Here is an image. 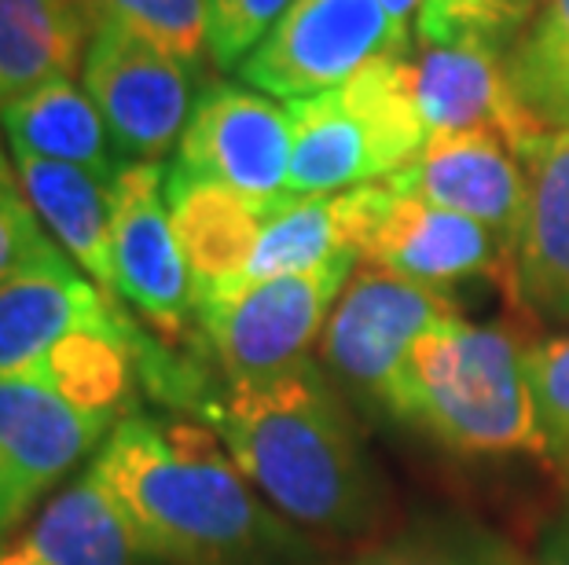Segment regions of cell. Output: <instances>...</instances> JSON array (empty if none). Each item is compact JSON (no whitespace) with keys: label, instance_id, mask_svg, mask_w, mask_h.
Listing matches in <instances>:
<instances>
[{"label":"cell","instance_id":"5b68a950","mask_svg":"<svg viewBox=\"0 0 569 565\" xmlns=\"http://www.w3.org/2000/svg\"><path fill=\"white\" fill-rule=\"evenodd\" d=\"M342 254L312 272L221 286L196 297V320L228 382H258L306 364L327 316L357 272Z\"/></svg>","mask_w":569,"mask_h":565},{"label":"cell","instance_id":"484cf974","mask_svg":"<svg viewBox=\"0 0 569 565\" xmlns=\"http://www.w3.org/2000/svg\"><path fill=\"white\" fill-rule=\"evenodd\" d=\"M103 16L129 22L148 41L166 48L184 67L206 56V0H100Z\"/></svg>","mask_w":569,"mask_h":565},{"label":"cell","instance_id":"4dcf8cb0","mask_svg":"<svg viewBox=\"0 0 569 565\" xmlns=\"http://www.w3.org/2000/svg\"><path fill=\"white\" fill-rule=\"evenodd\" d=\"M379 4H382L386 16H390L393 27L401 30L405 38H411V30H416L411 27V19H419V11L427 8V0H379Z\"/></svg>","mask_w":569,"mask_h":565},{"label":"cell","instance_id":"1f68e13d","mask_svg":"<svg viewBox=\"0 0 569 565\" xmlns=\"http://www.w3.org/2000/svg\"><path fill=\"white\" fill-rule=\"evenodd\" d=\"M0 565H48V562L27 544V539H22L19 547H11V551H4V555H0Z\"/></svg>","mask_w":569,"mask_h":565},{"label":"cell","instance_id":"d4e9b609","mask_svg":"<svg viewBox=\"0 0 569 565\" xmlns=\"http://www.w3.org/2000/svg\"><path fill=\"white\" fill-rule=\"evenodd\" d=\"M543 0H427L416 33L422 44L481 41L511 52L522 30L537 19Z\"/></svg>","mask_w":569,"mask_h":565},{"label":"cell","instance_id":"d6a6232c","mask_svg":"<svg viewBox=\"0 0 569 565\" xmlns=\"http://www.w3.org/2000/svg\"><path fill=\"white\" fill-rule=\"evenodd\" d=\"M555 129H569V95H566V103H562V111H559V122H555Z\"/></svg>","mask_w":569,"mask_h":565},{"label":"cell","instance_id":"cb8c5ba5","mask_svg":"<svg viewBox=\"0 0 569 565\" xmlns=\"http://www.w3.org/2000/svg\"><path fill=\"white\" fill-rule=\"evenodd\" d=\"M346 565H522L518 551L470 522H427L360 551Z\"/></svg>","mask_w":569,"mask_h":565},{"label":"cell","instance_id":"9a60e30c","mask_svg":"<svg viewBox=\"0 0 569 565\" xmlns=\"http://www.w3.org/2000/svg\"><path fill=\"white\" fill-rule=\"evenodd\" d=\"M416 103L430 137L459 129H496L515 154H522L529 143L551 132L515 95L503 48L481 41L427 44L422 63H416Z\"/></svg>","mask_w":569,"mask_h":565},{"label":"cell","instance_id":"f1b7e54d","mask_svg":"<svg viewBox=\"0 0 569 565\" xmlns=\"http://www.w3.org/2000/svg\"><path fill=\"white\" fill-rule=\"evenodd\" d=\"M52 246L56 243L44 235L38 213L22 195L19 180H0V275L16 272L19 264H27L30 258H38Z\"/></svg>","mask_w":569,"mask_h":565},{"label":"cell","instance_id":"4fadbf2b","mask_svg":"<svg viewBox=\"0 0 569 565\" xmlns=\"http://www.w3.org/2000/svg\"><path fill=\"white\" fill-rule=\"evenodd\" d=\"M129 320L126 309L100 294L59 246L0 275V379L33 375L59 339L78 327Z\"/></svg>","mask_w":569,"mask_h":565},{"label":"cell","instance_id":"7c38bea8","mask_svg":"<svg viewBox=\"0 0 569 565\" xmlns=\"http://www.w3.org/2000/svg\"><path fill=\"white\" fill-rule=\"evenodd\" d=\"M114 423L78 412L33 375L0 379V533L96 448Z\"/></svg>","mask_w":569,"mask_h":565},{"label":"cell","instance_id":"f546056e","mask_svg":"<svg viewBox=\"0 0 569 565\" xmlns=\"http://www.w3.org/2000/svg\"><path fill=\"white\" fill-rule=\"evenodd\" d=\"M532 565H569V496L562 503L559 518H555L548 525V533H543Z\"/></svg>","mask_w":569,"mask_h":565},{"label":"cell","instance_id":"30bf717a","mask_svg":"<svg viewBox=\"0 0 569 565\" xmlns=\"http://www.w3.org/2000/svg\"><path fill=\"white\" fill-rule=\"evenodd\" d=\"M173 170L213 180L258 206L287 195L290 114L272 95L213 85L196 100Z\"/></svg>","mask_w":569,"mask_h":565},{"label":"cell","instance_id":"e0dca14e","mask_svg":"<svg viewBox=\"0 0 569 565\" xmlns=\"http://www.w3.org/2000/svg\"><path fill=\"white\" fill-rule=\"evenodd\" d=\"M166 206L196 297L243 283L269 206L180 170L166 173Z\"/></svg>","mask_w":569,"mask_h":565},{"label":"cell","instance_id":"836d02e7","mask_svg":"<svg viewBox=\"0 0 569 565\" xmlns=\"http://www.w3.org/2000/svg\"><path fill=\"white\" fill-rule=\"evenodd\" d=\"M11 173H8V162H4V154H0V180H8Z\"/></svg>","mask_w":569,"mask_h":565},{"label":"cell","instance_id":"ac0fdd59","mask_svg":"<svg viewBox=\"0 0 569 565\" xmlns=\"http://www.w3.org/2000/svg\"><path fill=\"white\" fill-rule=\"evenodd\" d=\"M16 170L22 195L56 239V246L70 254L103 297L122 305L111 254V180L67 162L30 159V154H19Z\"/></svg>","mask_w":569,"mask_h":565},{"label":"cell","instance_id":"ffe728a7","mask_svg":"<svg viewBox=\"0 0 569 565\" xmlns=\"http://www.w3.org/2000/svg\"><path fill=\"white\" fill-rule=\"evenodd\" d=\"M0 125L8 132L11 154L67 162L103 180L122 170L118 148L107 132L92 95L74 85V78H56L0 107Z\"/></svg>","mask_w":569,"mask_h":565},{"label":"cell","instance_id":"4316f807","mask_svg":"<svg viewBox=\"0 0 569 565\" xmlns=\"http://www.w3.org/2000/svg\"><path fill=\"white\" fill-rule=\"evenodd\" d=\"M287 8L290 0H206V52L221 70H239Z\"/></svg>","mask_w":569,"mask_h":565},{"label":"cell","instance_id":"d6986e66","mask_svg":"<svg viewBox=\"0 0 569 565\" xmlns=\"http://www.w3.org/2000/svg\"><path fill=\"white\" fill-rule=\"evenodd\" d=\"M100 16V0H0V107L74 78Z\"/></svg>","mask_w":569,"mask_h":565},{"label":"cell","instance_id":"8fae6325","mask_svg":"<svg viewBox=\"0 0 569 565\" xmlns=\"http://www.w3.org/2000/svg\"><path fill=\"white\" fill-rule=\"evenodd\" d=\"M397 195L463 213L496 235L507 261L515 258L526 221L529 176L522 159L496 129L433 132L405 170L386 180Z\"/></svg>","mask_w":569,"mask_h":565},{"label":"cell","instance_id":"83f0119b","mask_svg":"<svg viewBox=\"0 0 569 565\" xmlns=\"http://www.w3.org/2000/svg\"><path fill=\"white\" fill-rule=\"evenodd\" d=\"M529 382L548 455L569 474V334L529 345Z\"/></svg>","mask_w":569,"mask_h":565},{"label":"cell","instance_id":"603a6c76","mask_svg":"<svg viewBox=\"0 0 569 565\" xmlns=\"http://www.w3.org/2000/svg\"><path fill=\"white\" fill-rule=\"evenodd\" d=\"M342 254L357 258L353 243H349L346 191H338V195H283L264 213L243 283L312 272Z\"/></svg>","mask_w":569,"mask_h":565},{"label":"cell","instance_id":"8992f818","mask_svg":"<svg viewBox=\"0 0 569 565\" xmlns=\"http://www.w3.org/2000/svg\"><path fill=\"white\" fill-rule=\"evenodd\" d=\"M452 312L448 291L360 264L327 316L320 367L346 401L386 412L411 345Z\"/></svg>","mask_w":569,"mask_h":565},{"label":"cell","instance_id":"3957f363","mask_svg":"<svg viewBox=\"0 0 569 565\" xmlns=\"http://www.w3.org/2000/svg\"><path fill=\"white\" fill-rule=\"evenodd\" d=\"M386 415L456 455H548L529 345L503 323H470L459 312L411 345Z\"/></svg>","mask_w":569,"mask_h":565},{"label":"cell","instance_id":"44dd1931","mask_svg":"<svg viewBox=\"0 0 569 565\" xmlns=\"http://www.w3.org/2000/svg\"><path fill=\"white\" fill-rule=\"evenodd\" d=\"M154 353V345L132 327V320L107 327H78L52 345L38 379L48 382L78 412L118 423L129 401L132 375Z\"/></svg>","mask_w":569,"mask_h":565},{"label":"cell","instance_id":"9c48e42d","mask_svg":"<svg viewBox=\"0 0 569 565\" xmlns=\"http://www.w3.org/2000/svg\"><path fill=\"white\" fill-rule=\"evenodd\" d=\"M111 254L118 297L162 339H180L196 316L191 272L166 206L159 162H122L111 180Z\"/></svg>","mask_w":569,"mask_h":565},{"label":"cell","instance_id":"ba28073f","mask_svg":"<svg viewBox=\"0 0 569 565\" xmlns=\"http://www.w3.org/2000/svg\"><path fill=\"white\" fill-rule=\"evenodd\" d=\"M408 41L379 0H290L239 67L250 89L280 100H309L331 92L365 70L371 59L405 56Z\"/></svg>","mask_w":569,"mask_h":565},{"label":"cell","instance_id":"52a82bcc","mask_svg":"<svg viewBox=\"0 0 569 565\" xmlns=\"http://www.w3.org/2000/svg\"><path fill=\"white\" fill-rule=\"evenodd\" d=\"M81 81L103 114L118 154L129 162L166 159L196 111L191 67L114 16H100L96 22Z\"/></svg>","mask_w":569,"mask_h":565},{"label":"cell","instance_id":"6da1fadb","mask_svg":"<svg viewBox=\"0 0 569 565\" xmlns=\"http://www.w3.org/2000/svg\"><path fill=\"white\" fill-rule=\"evenodd\" d=\"M151 558L166 565H309L312 547L191 418H118L92 460Z\"/></svg>","mask_w":569,"mask_h":565},{"label":"cell","instance_id":"7402d4cb","mask_svg":"<svg viewBox=\"0 0 569 565\" xmlns=\"http://www.w3.org/2000/svg\"><path fill=\"white\" fill-rule=\"evenodd\" d=\"M27 544L48 565H140L151 558L92 466L41 511Z\"/></svg>","mask_w":569,"mask_h":565},{"label":"cell","instance_id":"7a4b0ae2","mask_svg":"<svg viewBox=\"0 0 569 565\" xmlns=\"http://www.w3.org/2000/svg\"><path fill=\"white\" fill-rule=\"evenodd\" d=\"M217 437L264 503L317 536H357L379 518L382 485L349 401L306 360L283 375L228 382L202 404Z\"/></svg>","mask_w":569,"mask_h":565},{"label":"cell","instance_id":"277c9868","mask_svg":"<svg viewBox=\"0 0 569 565\" xmlns=\"http://www.w3.org/2000/svg\"><path fill=\"white\" fill-rule=\"evenodd\" d=\"M287 195H338L379 184L416 159L430 140L416 103V63L371 59L331 92L290 100Z\"/></svg>","mask_w":569,"mask_h":565},{"label":"cell","instance_id":"5bb4252c","mask_svg":"<svg viewBox=\"0 0 569 565\" xmlns=\"http://www.w3.org/2000/svg\"><path fill=\"white\" fill-rule=\"evenodd\" d=\"M360 261L448 291L500 269L507 254L478 221L438 210L430 202L405 199L386 184V202L360 243Z\"/></svg>","mask_w":569,"mask_h":565},{"label":"cell","instance_id":"2e32d148","mask_svg":"<svg viewBox=\"0 0 569 565\" xmlns=\"http://www.w3.org/2000/svg\"><path fill=\"white\" fill-rule=\"evenodd\" d=\"M518 159L529 202L515 246V294L532 316L569 323V129L543 132Z\"/></svg>","mask_w":569,"mask_h":565}]
</instances>
